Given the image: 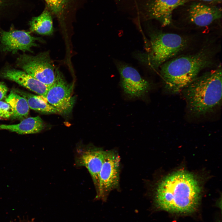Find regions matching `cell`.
I'll use <instances>...</instances> for the list:
<instances>
[{"mask_svg": "<svg viewBox=\"0 0 222 222\" xmlns=\"http://www.w3.org/2000/svg\"><path fill=\"white\" fill-rule=\"evenodd\" d=\"M5 101L12 108V118L22 120L27 117L30 108L27 101L24 97L12 90L6 98Z\"/></svg>", "mask_w": 222, "mask_h": 222, "instance_id": "17", "label": "cell"}, {"mask_svg": "<svg viewBox=\"0 0 222 222\" xmlns=\"http://www.w3.org/2000/svg\"><path fill=\"white\" fill-rule=\"evenodd\" d=\"M47 7L62 24L75 12L84 0H44Z\"/></svg>", "mask_w": 222, "mask_h": 222, "instance_id": "14", "label": "cell"}, {"mask_svg": "<svg viewBox=\"0 0 222 222\" xmlns=\"http://www.w3.org/2000/svg\"><path fill=\"white\" fill-rule=\"evenodd\" d=\"M52 16L46 7L39 15L33 18L30 21L31 31L42 35H51L54 31Z\"/></svg>", "mask_w": 222, "mask_h": 222, "instance_id": "16", "label": "cell"}, {"mask_svg": "<svg viewBox=\"0 0 222 222\" xmlns=\"http://www.w3.org/2000/svg\"><path fill=\"white\" fill-rule=\"evenodd\" d=\"M202 1L204 2H221L222 0H201Z\"/></svg>", "mask_w": 222, "mask_h": 222, "instance_id": "21", "label": "cell"}, {"mask_svg": "<svg viewBox=\"0 0 222 222\" xmlns=\"http://www.w3.org/2000/svg\"><path fill=\"white\" fill-rule=\"evenodd\" d=\"M105 150L92 145H79L76 150L75 164L84 166L89 171L97 194L99 189V175L104 161Z\"/></svg>", "mask_w": 222, "mask_h": 222, "instance_id": "9", "label": "cell"}, {"mask_svg": "<svg viewBox=\"0 0 222 222\" xmlns=\"http://www.w3.org/2000/svg\"><path fill=\"white\" fill-rule=\"evenodd\" d=\"M16 64L24 72L48 87L54 81L55 67L48 51L35 56L21 55L17 59Z\"/></svg>", "mask_w": 222, "mask_h": 222, "instance_id": "5", "label": "cell"}, {"mask_svg": "<svg viewBox=\"0 0 222 222\" xmlns=\"http://www.w3.org/2000/svg\"><path fill=\"white\" fill-rule=\"evenodd\" d=\"M44 123L39 116L25 118L16 124H0V130H5L21 134L38 133L44 128Z\"/></svg>", "mask_w": 222, "mask_h": 222, "instance_id": "15", "label": "cell"}, {"mask_svg": "<svg viewBox=\"0 0 222 222\" xmlns=\"http://www.w3.org/2000/svg\"><path fill=\"white\" fill-rule=\"evenodd\" d=\"M120 75V84L124 93L129 98L145 100L151 85L132 66L120 62L116 63Z\"/></svg>", "mask_w": 222, "mask_h": 222, "instance_id": "6", "label": "cell"}, {"mask_svg": "<svg viewBox=\"0 0 222 222\" xmlns=\"http://www.w3.org/2000/svg\"><path fill=\"white\" fill-rule=\"evenodd\" d=\"M2 77L14 81L44 99L49 87L24 71L6 68L0 73Z\"/></svg>", "mask_w": 222, "mask_h": 222, "instance_id": "12", "label": "cell"}, {"mask_svg": "<svg viewBox=\"0 0 222 222\" xmlns=\"http://www.w3.org/2000/svg\"><path fill=\"white\" fill-rule=\"evenodd\" d=\"M221 65L196 77L183 90L189 111L197 115L210 113L222 100Z\"/></svg>", "mask_w": 222, "mask_h": 222, "instance_id": "3", "label": "cell"}, {"mask_svg": "<svg viewBox=\"0 0 222 222\" xmlns=\"http://www.w3.org/2000/svg\"><path fill=\"white\" fill-rule=\"evenodd\" d=\"M13 114L10 105L6 101H0V117L8 119L11 117Z\"/></svg>", "mask_w": 222, "mask_h": 222, "instance_id": "19", "label": "cell"}, {"mask_svg": "<svg viewBox=\"0 0 222 222\" xmlns=\"http://www.w3.org/2000/svg\"><path fill=\"white\" fill-rule=\"evenodd\" d=\"M150 32V49L146 61L154 69L176 56L187 44V40L178 34L155 31Z\"/></svg>", "mask_w": 222, "mask_h": 222, "instance_id": "4", "label": "cell"}, {"mask_svg": "<svg viewBox=\"0 0 222 222\" xmlns=\"http://www.w3.org/2000/svg\"><path fill=\"white\" fill-rule=\"evenodd\" d=\"M201 189L191 173L179 171L164 178L156 189L154 203L158 209L173 213L186 214L196 209Z\"/></svg>", "mask_w": 222, "mask_h": 222, "instance_id": "1", "label": "cell"}, {"mask_svg": "<svg viewBox=\"0 0 222 222\" xmlns=\"http://www.w3.org/2000/svg\"><path fill=\"white\" fill-rule=\"evenodd\" d=\"M74 84L68 83L59 69L55 71V79L49 87L45 99L55 108L58 113H69L73 106L74 99L72 97Z\"/></svg>", "mask_w": 222, "mask_h": 222, "instance_id": "8", "label": "cell"}, {"mask_svg": "<svg viewBox=\"0 0 222 222\" xmlns=\"http://www.w3.org/2000/svg\"><path fill=\"white\" fill-rule=\"evenodd\" d=\"M188 0H146L142 5V12L147 19L158 21L162 27L170 25L173 10Z\"/></svg>", "mask_w": 222, "mask_h": 222, "instance_id": "10", "label": "cell"}, {"mask_svg": "<svg viewBox=\"0 0 222 222\" xmlns=\"http://www.w3.org/2000/svg\"><path fill=\"white\" fill-rule=\"evenodd\" d=\"M120 158L115 150H105L99 175V189L96 198L105 201L113 190L119 187Z\"/></svg>", "mask_w": 222, "mask_h": 222, "instance_id": "7", "label": "cell"}, {"mask_svg": "<svg viewBox=\"0 0 222 222\" xmlns=\"http://www.w3.org/2000/svg\"><path fill=\"white\" fill-rule=\"evenodd\" d=\"M13 90L24 97L31 109L44 113H58L57 109L49 104L44 98L18 89Z\"/></svg>", "mask_w": 222, "mask_h": 222, "instance_id": "18", "label": "cell"}, {"mask_svg": "<svg viewBox=\"0 0 222 222\" xmlns=\"http://www.w3.org/2000/svg\"><path fill=\"white\" fill-rule=\"evenodd\" d=\"M188 14L191 23L197 26L204 27L221 18L222 10L221 8L217 7L194 3L190 6Z\"/></svg>", "mask_w": 222, "mask_h": 222, "instance_id": "13", "label": "cell"}, {"mask_svg": "<svg viewBox=\"0 0 222 222\" xmlns=\"http://www.w3.org/2000/svg\"><path fill=\"white\" fill-rule=\"evenodd\" d=\"M38 40L42 39L31 36L29 32L18 30L0 31L1 49L5 52L15 54L19 50L31 52V48L37 46L35 42Z\"/></svg>", "mask_w": 222, "mask_h": 222, "instance_id": "11", "label": "cell"}, {"mask_svg": "<svg viewBox=\"0 0 222 222\" xmlns=\"http://www.w3.org/2000/svg\"><path fill=\"white\" fill-rule=\"evenodd\" d=\"M213 51L204 47L192 55L170 60L160 67L166 89L173 93L183 90L202 70L212 64Z\"/></svg>", "mask_w": 222, "mask_h": 222, "instance_id": "2", "label": "cell"}, {"mask_svg": "<svg viewBox=\"0 0 222 222\" xmlns=\"http://www.w3.org/2000/svg\"><path fill=\"white\" fill-rule=\"evenodd\" d=\"M8 91L6 84L3 82H0V101L6 98Z\"/></svg>", "mask_w": 222, "mask_h": 222, "instance_id": "20", "label": "cell"}, {"mask_svg": "<svg viewBox=\"0 0 222 222\" xmlns=\"http://www.w3.org/2000/svg\"><path fill=\"white\" fill-rule=\"evenodd\" d=\"M2 0H0V4Z\"/></svg>", "mask_w": 222, "mask_h": 222, "instance_id": "22", "label": "cell"}]
</instances>
